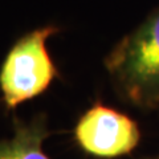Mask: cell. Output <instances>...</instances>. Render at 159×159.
I'll return each mask as SVG.
<instances>
[{
    "label": "cell",
    "instance_id": "cell-3",
    "mask_svg": "<svg viewBox=\"0 0 159 159\" xmlns=\"http://www.w3.org/2000/svg\"><path fill=\"white\" fill-rule=\"evenodd\" d=\"M74 139L85 152L97 158H118L130 154L141 139L137 122L102 103H96L80 117Z\"/></svg>",
    "mask_w": 159,
    "mask_h": 159
},
{
    "label": "cell",
    "instance_id": "cell-4",
    "mask_svg": "<svg viewBox=\"0 0 159 159\" xmlns=\"http://www.w3.org/2000/svg\"><path fill=\"white\" fill-rule=\"evenodd\" d=\"M49 135L45 114H36L29 121L15 118L12 135L0 141V159H51L43 147Z\"/></svg>",
    "mask_w": 159,
    "mask_h": 159
},
{
    "label": "cell",
    "instance_id": "cell-2",
    "mask_svg": "<svg viewBox=\"0 0 159 159\" xmlns=\"http://www.w3.org/2000/svg\"><path fill=\"white\" fill-rule=\"evenodd\" d=\"M60 29L36 28L21 36L8 51L0 68V93L7 110L39 97L51 86L58 70L51 58L47 41Z\"/></svg>",
    "mask_w": 159,
    "mask_h": 159
},
{
    "label": "cell",
    "instance_id": "cell-5",
    "mask_svg": "<svg viewBox=\"0 0 159 159\" xmlns=\"http://www.w3.org/2000/svg\"><path fill=\"white\" fill-rule=\"evenodd\" d=\"M143 159H159V155L158 157H154V158H143Z\"/></svg>",
    "mask_w": 159,
    "mask_h": 159
},
{
    "label": "cell",
    "instance_id": "cell-1",
    "mask_svg": "<svg viewBox=\"0 0 159 159\" xmlns=\"http://www.w3.org/2000/svg\"><path fill=\"white\" fill-rule=\"evenodd\" d=\"M105 68L123 99L139 109L159 107V6L111 49Z\"/></svg>",
    "mask_w": 159,
    "mask_h": 159
}]
</instances>
